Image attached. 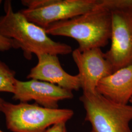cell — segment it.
Segmentation results:
<instances>
[{
  "mask_svg": "<svg viewBox=\"0 0 132 132\" xmlns=\"http://www.w3.org/2000/svg\"><path fill=\"white\" fill-rule=\"evenodd\" d=\"M12 48H17L14 41L0 35V51H7Z\"/></svg>",
  "mask_w": 132,
  "mask_h": 132,
  "instance_id": "12",
  "label": "cell"
},
{
  "mask_svg": "<svg viewBox=\"0 0 132 132\" xmlns=\"http://www.w3.org/2000/svg\"><path fill=\"white\" fill-rule=\"evenodd\" d=\"M5 15L0 17V35L14 41L27 59L32 54L67 55L72 52L70 46L50 38L45 30L29 22L20 11L15 12L11 2L5 1Z\"/></svg>",
  "mask_w": 132,
  "mask_h": 132,
  "instance_id": "2",
  "label": "cell"
},
{
  "mask_svg": "<svg viewBox=\"0 0 132 132\" xmlns=\"http://www.w3.org/2000/svg\"><path fill=\"white\" fill-rule=\"evenodd\" d=\"M71 53L78 70L77 75L83 93L96 92L99 81L113 72L112 66L100 48L84 51L77 48Z\"/></svg>",
  "mask_w": 132,
  "mask_h": 132,
  "instance_id": "7",
  "label": "cell"
},
{
  "mask_svg": "<svg viewBox=\"0 0 132 132\" xmlns=\"http://www.w3.org/2000/svg\"><path fill=\"white\" fill-rule=\"evenodd\" d=\"M111 45L105 53L113 72L132 64V0H109Z\"/></svg>",
  "mask_w": 132,
  "mask_h": 132,
  "instance_id": "5",
  "label": "cell"
},
{
  "mask_svg": "<svg viewBox=\"0 0 132 132\" xmlns=\"http://www.w3.org/2000/svg\"><path fill=\"white\" fill-rule=\"evenodd\" d=\"M96 92L115 103L128 104L132 96V64L102 78Z\"/></svg>",
  "mask_w": 132,
  "mask_h": 132,
  "instance_id": "10",
  "label": "cell"
},
{
  "mask_svg": "<svg viewBox=\"0 0 132 132\" xmlns=\"http://www.w3.org/2000/svg\"><path fill=\"white\" fill-rule=\"evenodd\" d=\"M47 35L72 38L80 51L108 45L111 36V12L109 0H99L83 14L51 24L45 29Z\"/></svg>",
  "mask_w": 132,
  "mask_h": 132,
  "instance_id": "1",
  "label": "cell"
},
{
  "mask_svg": "<svg viewBox=\"0 0 132 132\" xmlns=\"http://www.w3.org/2000/svg\"><path fill=\"white\" fill-rule=\"evenodd\" d=\"M46 132H68L66 126V123H57L50 128Z\"/></svg>",
  "mask_w": 132,
  "mask_h": 132,
  "instance_id": "13",
  "label": "cell"
},
{
  "mask_svg": "<svg viewBox=\"0 0 132 132\" xmlns=\"http://www.w3.org/2000/svg\"><path fill=\"white\" fill-rule=\"evenodd\" d=\"M5 100L3 99H2V98L0 97V112H1L2 111V107L4 103L5 102Z\"/></svg>",
  "mask_w": 132,
  "mask_h": 132,
  "instance_id": "14",
  "label": "cell"
},
{
  "mask_svg": "<svg viewBox=\"0 0 132 132\" xmlns=\"http://www.w3.org/2000/svg\"><path fill=\"white\" fill-rule=\"evenodd\" d=\"M13 99L21 103L34 100L36 104L50 109L58 108L59 101L73 97L72 91L47 82L35 79H16Z\"/></svg>",
  "mask_w": 132,
  "mask_h": 132,
  "instance_id": "8",
  "label": "cell"
},
{
  "mask_svg": "<svg viewBox=\"0 0 132 132\" xmlns=\"http://www.w3.org/2000/svg\"><path fill=\"white\" fill-rule=\"evenodd\" d=\"M129 102H130V103H131V104H132V97H131V98L130 100V101H129Z\"/></svg>",
  "mask_w": 132,
  "mask_h": 132,
  "instance_id": "15",
  "label": "cell"
},
{
  "mask_svg": "<svg viewBox=\"0 0 132 132\" xmlns=\"http://www.w3.org/2000/svg\"><path fill=\"white\" fill-rule=\"evenodd\" d=\"M99 0H23L27 9L19 11L28 21L47 28L51 24L71 19L93 9Z\"/></svg>",
  "mask_w": 132,
  "mask_h": 132,
  "instance_id": "6",
  "label": "cell"
},
{
  "mask_svg": "<svg viewBox=\"0 0 132 132\" xmlns=\"http://www.w3.org/2000/svg\"><path fill=\"white\" fill-rule=\"evenodd\" d=\"M85 110V121L90 123V132H132V105L118 104L97 92L83 93L79 98Z\"/></svg>",
  "mask_w": 132,
  "mask_h": 132,
  "instance_id": "4",
  "label": "cell"
},
{
  "mask_svg": "<svg viewBox=\"0 0 132 132\" xmlns=\"http://www.w3.org/2000/svg\"><path fill=\"white\" fill-rule=\"evenodd\" d=\"M36 56L38 63L31 69L27 76L28 79L47 82L71 91L81 88L78 76L66 72L62 67L58 55L42 53Z\"/></svg>",
  "mask_w": 132,
  "mask_h": 132,
  "instance_id": "9",
  "label": "cell"
},
{
  "mask_svg": "<svg viewBox=\"0 0 132 132\" xmlns=\"http://www.w3.org/2000/svg\"><path fill=\"white\" fill-rule=\"evenodd\" d=\"M15 72L0 60V92L13 94L16 80Z\"/></svg>",
  "mask_w": 132,
  "mask_h": 132,
  "instance_id": "11",
  "label": "cell"
},
{
  "mask_svg": "<svg viewBox=\"0 0 132 132\" xmlns=\"http://www.w3.org/2000/svg\"><path fill=\"white\" fill-rule=\"evenodd\" d=\"M2 1L0 0V6H1V4H2Z\"/></svg>",
  "mask_w": 132,
  "mask_h": 132,
  "instance_id": "16",
  "label": "cell"
},
{
  "mask_svg": "<svg viewBox=\"0 0 132 132\" xmlns=\"http://www.w3.org/2000/svg\"><path fill=\"white\" fill-rule=\"evenodd\" d=\"M1 112L7 128L12 132H46L55 124L67 122L74 114L70 109L47 108L36 103L5 101Z\"/></svg>",
  "mask_w": 132,
  "mask_h": 132,
  "instance_id": "3",
  "label": "cell"
},
{
  "mask_svg": "<svg viewBox=\"0 0 132 132\" xmlns=\"http://www.w3.org/2000/svg\"><path fill=\"white\" fill-rule=\"evenodd\" d=\"M0 132H4V131H2V130H1V129H0Z\"/></svg>",
  "mask_w": 132,
  "mask_h": 132,
  "instance_id": "17",
  "label": "cell"
}]
</instances>
